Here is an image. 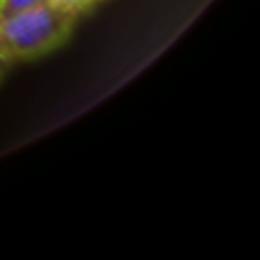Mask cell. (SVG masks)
<instances>
[{
  "label": "cell",
  "mask_w": 260,
  "mask_h": 260,
  "mask_svg": "<svg viewBox=\"0 0 260 260\" xmlns=\"http://www.w3.org/2000/svg\"><path fill=\"white\" fill-rule=\"evenodd\" d=\"M44 3H50V0H0V18L12 16L16 12L37 7V5H44Z\"/></svg>",
  "instance_id": "2"
},
{
  "label": "cell",
  "mask_w": 260,
  "mask_h": 260,
  "mask_svg": "<svg viewBox=\"0 0 260 260\" xmlns=\"http://www.w3.org/2000/svg\"><path fill=\"white\" fill-rule=\"evenodd\" d=\"M80 18V12L53 0L23 9L0 18V48L12 64L41 57L59 48L73 35Z\"/></svg>",
  "instance_id": "1"
},
{
  "label": "cell",
  "mask_w": 260,
  "mask_h": 260,
  "mask_svg": "<svg viewBox=\"0 0 260 260\" xmlns=\"http://www.w3.org/2000/svg\"><path fill=\"white\" fill-rule=\"evenodd\" d=\"M12 67V62H9L7 57H5V53H3V48H0V78H3V73L7 71V69Z\"/></svg>",
  "instance_id": "4"
},
{
  "label": "cell",
  "mask_w": 260,
  "mask_h": 260,
  "mask_svg": "<svg viewBox=\"0 0 260 260\" xmlns=\"http://www.w3.org/2000/svg\"><path fill=\"white\" fill-rule=\"evenodd\" d=\"M53 3L62 5V7H69V9H76V12H80L82 16H85L87 12H91V9H94L96 5H101L103 0H53Z\"/></svg>",
  "instance_id": "3"
}]
</instances>
